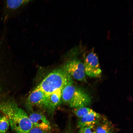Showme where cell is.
<instances>
[{
	"instance_id": "cell-1",
	"label": "cell",
	"mask_w": 133,
	"mask_h": 133,
	"mask_svg": "<svg viewBox=\"0 0 133 133\" xmlns=\"http://www.w3.org/2000/svg\"><path fill=\"white\" fill-rule=\"evenodd\" d=\"M0 111L8 118L12 130L17 133H28L33 127L27 113L14 100L0 101Z\"/></svg>"
},
{
	"instance_id": "cell-2",
	"label": "cell",
	"mask_w": 133,
	"mask_h": 133,
	"mask_svg": "<svg viewBox=\"0 0 133 133\" xmlns=\"http://www.w3.org/2000/svg\"><path fill=\"white\" fill-rule=\"evenodd\" d=\"M61 100L69 107L74 109L90 104L91 99L89 94L69 81L62 89Z\"/></svg>"
},
{
	"instance_id": "cell-3",
	"label": "cell",
	"mask_w": 133,
	"mask_h": 133,
	"mask_svg": "<svg viewBox=\"0 0 133 133\" xmlns=\"http://www.w3.org/2000/svg\"><path fill=\"white\" fill-rule=\"evenodd\" d=\"M71 77L64 69H56L49 74L36 87L47 95L62 89Z\"/></svg>"
},
{
	"instance_id": "cell-4",
	"label": "cell",
	"mask_w": 133,
	"mask_h": 133,
	"mask_svg": "<svg viewBox=\"0 0 133 133\" xmlns=\"http://www.w3.org/2000/svg\"><path fill=\"white\" fill-rule=\"evenodd\" d=\"M32 0H4L3 2L1 20L4 24L9 19L20 15Z\"/></svg>"
},
{
	"instance_id": "cell-5",
	"label": "cell",
	"mask_w": 133,
	"mask_h": 133,
	"mask_svg": "<svg viewBox=\"0 0 133 133\" xmlns=\"http://www.w3.org/2000/svg\"><path fill=\"white\" fill-rule=\"evenodd\" d=\"M85 74L91 78H99L102 70L96 54L91 51L85 58L83 63Z\"/></svg>"
},
{
	"instance_id": "cell-6",
	"label": "cell",
	"mask_w": 133,
	"mask_h": 133,
	"mask_svg": "<svg viewBox=\"0 0 133 133\" xmlns=\"http://www.w3.org/2000/svg\"><path fill=\"white\" fill-rule=\"evenodd\" d=\"M48 96L36 87L27 98L25 102L26 107L29 110L35 106L45 108Z\"/></svg>"
},
{
	"instance_id": "cell-7",
	"label": "cell",
	"mask_w": 133,
	"mask_h": 133,
	"mask_svg": "<svg viewBox=\"0 0 133 133\" xmlns=\"http://www.w3.org/2000/svg\"><path fill=\"white\" fill-rule=\"evenodd\" d=\"M64 69L71 77L78 81L85 79L83 63L77 59L68 62L65 66Z\"/></svg>"
},
{
	"instance_id": "cell-8",
	"label": "cell",
	"mask_w": 133,
	"mask_h": 133,
	"mask_svg": "<svg viewBox=\"0 0 133 133\" xmlns=\"http://www.w3.org/2000/svg\"><path fill=\"white\" fill-rule=\"evenodd\" d=\"M101 116L94 111L79 118L77 126L80 129L86 126L96 125L101 120Z\"/></svg>"
},
{
	"instance_id": "cell-9",
	"label": "cell",
	"mask_w": 133,
	"mask_h": 133,
	"mask_svg": "<svg viewBox=\"0 0 133 133\" xmlns=\"http://www.w3.org/2000/svg\"><path fill=\"white\" fill-rule=\"evenodd\" d=\"M29 117L33 126L48 131L50 129L49 122L42 114L38 112L33 113Z\"/></svg>"
},
{
	"instance_id": "cell-10",
	"label": "cell",
	"mask_w": 133,
	"mask_h": 133,
	"mask_svg": "<svg viewBox=\"0 0 133 133\" xmlns=\"http://www.w3.org/2000/svg\"><path fill=\"white\" fill-rule=\"evenodd\" d=\"M62 90H57L48 95L45 109L51 112L54 110L61 100Z\"/></svg>"
},
{
	"instance_id": "cell-11",
	"label": "cell",
	"mask_w": 133,
	"mask_h": 133,
	"mask_svg": "<svg viewBox=\"0 0 133 133\" xmlns=\"http://www.w3.org/2000/svg\"><path fill=\"white\" fill-rule=\"evenodd\" d=\"M103 120H101L96 126V133H113L114 127L111 123L106 119Z\"/></svg>"
},
{
	"instance_id": "cell-12",
	"label": "cell",
	"mask_w": 133,
	"mask_h": 133,
	"mask_svg": "<svg viewBox=\"0 0 133 133\" xmlns=\"http://www.w3.org/2000/svg\"><path fill=\"white\" fill-rule=\"evenodd\" d=\"M93 111L89 107L84 106L74 109V112L77 117L80 118Z\"/></svg>"
},
{
	"instance_id": "cell-13",
	"label": "cell",
	"mask_w": 133,
	"mask_h": 133,
	"mask_svg": "<svg viewBox=\"0 0 133 133\" xmlns=\"http://www.w3.org/2000/svg\"><path fill=\"white\" fill-rule=\"evenodd\" d=\"M10 125L7 117L3 115L0 116V133H6Z\"/></svg>"
},
{
	"instance_id": "cell-14",
	"label": "cell",
	"mask_w": 133,
	"mask_h": 133,
	"mask_svg": "<svg viewBox=\"0 0 133 133\" xmlns=\"http://www.w3.org/2000/svg\"><path fill=\"white\" fill-rule=\"evenodd\" d=\"M95 126L84 127L80 129L78 133H91L95 131Z\"/></svg>"
},
{
	"instance_id": "cell-15",
	"label": "cell",
	"mask_w": 133,
	"mask_h": 133,
	"mask_svg": "<svg viewBox=\"0 0 133 133\" xmlns=\"http://www.w3.org/2000/svg\"><path fill=\"white\" fill-rule=\"evenodd\" d=\"M48 132L33 126L28 133H48Z\"/></svg>"
},
{
	"instance_id": "cell-16",
	"label": "cell",
	"mask_w": 133,
	"mask_h": 133,
	"mask_svg": "<svg viewBox=\"0 0 133 133\" xmlns=\"http://www.w3.org/2000/svg\"><path fill=\"white\" fill-rule=\"evenodd\" d=\"M91 133H96L95 131H93Z\"/></svg>"
},
{
	"instance_id": "cell-17",
	"label": "cell",
	"mask_w": 133,
	"mask_h": 133,
	"mask_svg": "<svg viewBox=\"0 0 133 133\" xmlns=\"http://www.w3.org/2000/svg\"><path fill=\"white\" fill-rule=\"evenodd\" d=\"M66 133H70V132H67Z\"/></svg>"
}]
</instances>
